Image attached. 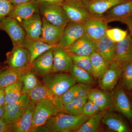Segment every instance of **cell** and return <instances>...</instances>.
<instances>
[{"instance_id":"cell-16","label":"cell","mask_w":132,"mask_h":132,"mask_svg":"<svg viewBox=\"0 0 132 132\" xmlns=\"http://www.w3.org/2000/svg\"><path fill=\"white\" fill-rule=\"evenodd\" d=\"M54 72H69L73 62L70 55L62 48L55 46L53 48Z\"/></svg>"},{"instance_id":"cell-44","label":"cell","mask_w":132,"mask_h":132,"mask_svg":"<svg viewBox=\"0 0 132 132\" xmlns=\"http://www.w3.org/2000/svg\"><path fill=\"white\" fill-rule=\"evenodd\" d=\"M5 102V88H0V107L4 106Z\"/></svg>"},{"instance_id":"cell-25","label":"cell","mask_w":132,"mask_h":132,"mask_svg":"<svg viewBox=\"0 0 132 132\" xmlns=\"http://www.w3.org/2000/svg\"><path fill=\"white\" fill-rule=\"evenodd\" d=\"M116 43L105 35L96 43V52L109 62L114 61Z\"/></svg>"},{"instance_id":"cell-15","label":"cell","mask_w":132,"mask_h":132,"mask_svg":"<svg viewBox=\"0 0 132 132\" xmlns=\"http://www.w3.org/2000/svg\"><path fill=\"white\" fill-rule=\"evenodd\" d=\"M42 19V31L40 39L48 45L57 46L65 28L53 25L43 16Z\"/></svg>"},{"instance_id":"cell-29","label":"cell","mask_w":132,"mask_h":132,"mask_svg":"<svg viewBox=\"0 0 132 132\" xmlns=\"http://www.w3.org/2000/svg\"><path fill=\"white\" fill-rule=\"evenodd\" d=\"M31 68L17 70L6 67L0 72V88H5L19 81L20 77Z\"/></svg>"},{"instance_id":"cell-28","label":"cell","mask_w":132,"mask_h":132,"mask_svg":"<svg viewBox=\"0 0 132 132\" xmlns=\"http://www.w3.org/2000/svg\"><path fill=\"white\" fill-rule=\"evenodd\" d=\"M90 56L92 75L95 79L99 80L108 68L111 62L105 60L96 52L92 53Z\"/></svg>"},{"instance_id":"cell-38","label":"cell","mask_w":132,"mask_h":132,"mask_svg":"<svg viewBox=\"0 0 132 132\" xmlns=\"http://www.w3.org/2000/svg\"><path fill=\"white\" fill-rule=\"evenodd\" d=\"M101 110L98 105L90 100H88L82 109V115L87 117H91L101 112Z\"/></svg>"},{"instance_id":"cell-49","label":"cell","mask_w":132,"mask_h":132,"mask_svg":"<svg viewBox=\"0 0 132 132\" xmlns=\"http://www.w3.org/2000/svg\"><path fill=\"white\" fill-rule=\"evenodd\" d=\"M6 66V65H2L1 64H0V72H1Z\"/></svg>"},{"instance_id":"cell-41","label":"cell","mask_w":132,"mask_h":132,"mask_svg":"<svg viewBox=\"0 0 132 132\" xmlns=\"http://www.w3.org/2000/svg\"><path fill=\"white\" fill-rule=\"evenodd\" d=\"M0 132H13V124H9L0 119Z\"/></svg>"},{"instance_id":"cell-50","label":"cell","mask_w":132,"mask_h":132,"mask_svg":"<svg viewBox=\"0 0 132 132\" xmlns=\"http://www.w3.org/2000/svg\"><path fill=\"white\" fill-rule=\"evenodd\" d=\"M6 1H9L10 2H11L12 3L13 0H6Z\"/></svg>"},{"instance_id":"cell-40","label":"cell","mask_w":132,"mask_h":132,"mask_svg":"<svg viewBox=\"0 0 132 132\" xmlns=\"http://www.w3.org/2000/svg\"><path fill=\"white\" fill-rule=\"evenodd\" d=\"M14 7L12 3L6 0H0V20L8 16Z\"/></svg>"},{"instance_id":"cell-21","label":"cell","mask_w":132,"mask_h":132,"mask_svg":"<svg viewBox=\"0 0 132 132\" xmlns=\"http://www.w3.org/2000/svg\"><path fill=\"white\" fill-rule=\"evenodd\" d=\"M129 1L130 0H90L80 3L95 16H102L105 12L116 5Z\"/></svg>"},{"instance_id":"cell-12","label":"cell","mask_w":132,"mask_h":132,"mask_svg":"<svg viewBox=\"0 0 132 132\" xmlns=\"http://www.w3.org/2000/svg\"><path fill=\"white\" fill-rule=\"evenodd\" d=\"M132 16V0L116 5L108 10L102 17L108 24L113 21L122 22Z\"/></svg>"},{"instance_id":"cell-43","label":"cell","mask_w":132,"mask_h":132,"mask_svg":"<svg viewBox=\"0 0 132 132\" xmlns=\"http://www.w3.org/2000/svg\"><path fill=\"white\" fill-rule=\"evenodd\" d=\"M122 22L127 26L130 32V35L132 37V16L125 19Z\"/></svg>"},{"instance_id":"cell-9","label":"cell","mask_w":132,"mask_h":132,"mask_svg":"<svg viewBox=\"0 0 132 132\" xmlns=\"http://www.w3.org/2000/svg\"><path fill=\"white\" fill-rule=\"evenodd\" d=\"M85 34L96 43L106 35L109 29L108 24L102 16H94L85 24Z\"/></svg>"},{"instance_id":"cell-22","label":"cell","mask_w":132,"mask_h":132,"mask_svg":"<svg viewBox=\"0 0 132 132\" xmlns=\"http://www.w3.org/2000/svg\"><path fill=\"white\" fill-rule=\"evenodd\" d=\"M88 100L98 105L101 111H106L113 107L112 93L98 89H91L87 95Z\"/></svg>"},{"instance_id":"cell-17","label":"cell","mask_w":132,"mask_h":132,"mask_svg":"<svg viewBox=\"0 0 132 132\" xmlns=\"http://www.w3.org/2000/svg\"><path fill=\"white\" fill-rule=\"evenodd\" d=\"M27 95L30 101L36 102L41 99H47L52 101L61 112L63 111V104L61 97L53 94L43 83L40 82Z\"/></svg>"},{"instance_id":"cell-1","label":"cell","mask_w":132,"mask_h":132,"mask_svg":"<svg viewBox=\"0 0 132 132\" xmlns=\"http://www.w3.org/2000/svg\"><path fill=\"white\" fill-rule=\"evenodd\" d=\"M89 118L82 114L73 116L60 112L50 118L45 126L50 132H75Z\"/></svg>"},{"instance_id":"cell-32","label":"cell","mask_w":132,"mask_h":132,"mask_svg":"<svg viewBox=\"0 0 132 132\" xmlns=\"http://www.w3.org/2000/svg\"><path fill=\"white\" fill-rule=\"evenodd\" d=\"M22 83L18 81L5 88V102L4 106L17 101L22 95Z\"/></svg>"},{"instance_id":"cell-33","label":"cell","mask_w":132,"mask_h":132,"mask_svg":"<svg viewBox=\"0 0 132 132\" xmlns=\"http://www.w3.org/2000/svg\"><path fill=\"white\" fill-rule=\"evenodd\" d=\"M69 72L74 79L79 83L91 85L95 82L93 76L73 63Z\"/></svg>"},{"instance_id":"cell-42","label":"cell","mask_w":132,"mask_h":132,"mask_svg":"<svg viewBox=\"0 0 132 132\" xmlns=\"http://www.w3.org/2000/svg\"><path fill=\"white\" fill-rule=\"evenodd\" d=\"M38 4L43 3H56L61 4L64 1V0H35Z\"/></svg>"},{"instance_id":"cell-26","label":"cell","mask_w":132,"mask_h":132,"mask_svg":"<svg viewBox=\"0 0 132 132\" xmlns=\"http://www.w3.org/2000/svg\"><path fill=\"white\" fill-rule=\"evenodd\" d=\"M23 46L28 50L30 64L39 55L55 46L48 45L40 39H34L26 37Z\"/></svg>"},{"instance_id":"cell-35","label":"cell","mask_w":132,"mask_h":132,"mask_svg":"<svg viewBox=\"0 0 132 132\" xmlns=\"http://www.w3.org/2000/svg\"><path fill=\"white\" fill-rule=\"evenodd\" d=\"M122 72L120 79L122 87L126 90L132 89V61L121 67Z\"/></svg>"},{"instance_id":"cell-19","label":"cell","mask_w":132,"mask_h":132,"mask_svg":"<svg viewBox=\"0 0 132 132\" xmlns=\"http://www.w3.org/2000/svg\"><path fill=\"white\" fill-rule=\"evenodd\" d=\"M39 14L38 3L35 1L14 6L8 16L15 19L20 23Z\"/></svg>"},{"instance_id":"cell-27","label":"cell","mask_w":132,"mask_h":132,"mask_svg":"<svg viewBox=\"0 0 132 132\" xmlns=\"http://www.w3.org/2000/svg\"><path fill=\"white\" fill-rule=\"evenodd\" d=\"M102 122L111 130L117 132H130L131 130L127 123L119 115L107 112Z\"/></svg>"},{"instance_id":"cell-37","label":"cell","mask_w":132,"mask_h":132,"mask_svg":"<svg viewBox=\"0 0 132 132\" xmlns=\"http://www.w3.org/2000/svg\"><path fill=\"white\" fill-rule=\"evenodd\" d=\"M128 32L118 28L108 29L106 35L114 42L118 43L123 40L128 35Z\"/></svg>"},{"instance_id":"cell-11","label":"cell","mask_w":132,"mask_h":132,"mask_svg":"<svg viewBox=\"0 0 132 132\" xmlns=\"http://www.w3.org/2000/svg\"><path fill=\"white\" fill-rule=\"evenodd\" d=\"M31 69L37 76L42 78L53 72V48L46 51L36 58L31 63Z\"/></svg>"},{"instance_id":"cell-14","label":"cell","mask_w":132,"mask_h":132,"mask_svg":"<svg viewBox=\"0 0 132 132\" xmlns=\"http://www.w3.org/2000/svg\"><path fill=\"white\" fill-rule=\"evenodd\" d=\"M121 72L122 68L118 63L115 61L111 62L108 68L99 80L101 89L108 92L113 90L120 79Z\"/></svg>"},{"instance_id":"cell-31","label":"cell","mask_w":132,"mask_h":132,"mask_svg":"<svg viewBox=\"0 0 132 132\" xmlns=\"http://www.w3.org/2000/svg\"><path fill=\"white\" fill-rule=\"evenodd\" d=\"M107 111H101L90 117L85 123L76 130V132H95L97 131L100 125L102 120Z\"/></svg>"},{"instance_id":"cell-18","label":"cell","mask_w":132,"mask_h":132,"mask_svg":"<svg viewBox=\"0 0 132 132\" xmlns=\"http://www.w3.org/2000/svg\"><path fill=\"white\" fill-rule=\"evenodd\" d=\"M65 49L69 54L88 56L96 52V44L85 34Z\"/></svg>"},{"instance_id":"cell-8","label":"cell","mask_w":132,"mask_h":132,"mask_svg":"<svg viewBox=\"0 0 132 132\" xmlns=\"http://www.w3.org/2000/svg\"><path fill=\"white\" fill-rule=\"evenodd\" d=\"M61 5L71 21L84 25L95 16L80 3L64 1Z\"/></svg>"},{"instance_id":"cell-34","label":"cell","mask_w":132,"mask_h":132,"mask_svg":"<svg viewBox=\"0 0 132 132\" xmlns=\"http://www.w3.org/2000/svg\"><path fill=\"white\" fill-rule=\"evenodd\" d=\"M37 76L35 73L30 69L20 77L19 81L22 83V94H27L40 83Z\"/></svg>"},{"instance_id":"cell-24","label":"cell","mask_w":132,"mask_h":132,"mask_svg":"<svg viewBox=\"0 0 132 132\" xmlns=\"http://www.w3.org/2000/svg\"><path fill=\"white\" fill-rule=\"evenodd\" d=\"M20 24L24 29L27 38L40 39L42 28V19L40 14L22 21Z\"/></svg>"},{"instance_id":"cell-45","label":"cell","mask_w":132,"mask_h":132,"mask_svg":"<svg viewBox=\"0 0 132 132\" xmlns=\"http://www.w3.org/2000/svg\"><path fill=\"white\" fill-rule=\"evenodd\" d=\"M32 1H35V0H13L12 3L14 6H15L18 5Z\"/></svg>"},{"instance_id":"cell-47","label":"cell","mask_w":132,"mask_h":132,"mask_svg":"<svg viewBox=\"0 0 132 132\" xmlns=\"http://www.w3.org/2000/svg\"><path fill=\"white\" fill-rule=\"evenodd\" d=\"M89 1L90 0H64V1L83 3Z\"/></svg>"},{"instance_id":"cell-46","label":"cell","mask_w":132,"mask_h":132,"mask_svg":"<svg viewBox=\"0 0 132 132\" xmlns=\"http://www.w3.org/2000/svg\"><path fill=\"white\" fill-rule=\"evenodd\" d=\"M33 132H50L49 129L45 126H41L36 128Z\"/></svg>"},{"instance_id":"cell-39","label":"cell","mask_w":132,"mask_h":132,"mask_svg":"<svg viewBox=\"0 0 132 132\" xmlns=\"http://www.w3.org/2000/svg\"><path fill=\"white\" fill-rule=\"evenodd\" d=\"M80 86V83L76 84L71 87L61 97L62 103L65 105L76 96V94Z\"/></svg>"},{"instance_id":"cell-23","label":"cell","mask_w":132,"mask_h":132,"mask_svg":"<svg viewBox=\"0 0 132 132\" xmlns=\"http://www.w3.org/2000/svg\"><path fill=\"white\" fill-rule=\"evenodd\" d=\"M36 102L30 101L28 106L19 119L13 123V132H31L33 114Z\"/></svg>"},{"instance_id":"cell-36","label":"cell","mask_w":132,"mask_h":132,"mask_svg":"<svg viewBox=\"0 0 132 132\" xmlns=\"http://www.w3.org/2000/svg\"><path fill=\"white\" fill-rule=\"evenodd\" d=\"M69 54L74 64L79 67L84 69L92 75V62L90 55L86 56L77 55L72 54Z\"/></svg>"},{"instance_id":"cell-20","label":"cell","mask_w":132,"mask_h":132,"mask_svg":"<svg viewBox=\"0 0 132 132\" xmlns=\"http://www.w3.org/2000/svg\"><path fill=\"white\" fill-rule=\"evenodd\" d=\"M114 61L121 67L132 61V37L130 34H128L123 40L116 43Z\"/></svg>"},{"instance_id":"cell-2","label":"cell","mask_w":132,"mask_h":132,"mask_svg":"<svg viewBox=\"0 0 132 132\" xmlns=\"http://www.w3.org/2000/svg\"><path fill=\"white\" fill-rule=\"evenodd\" d=\"M42 78L44 86L60 97L76 82L71 75L67 73L53 72Z\"/></svg>"},{"instance_id":"cell-3","label":"cell","mask_w":132,"mask_h":132,"mask_svg":"<svg viewBox=\"0 0 132 132\" xmlns=\"http://www.w3.org/2000/svg\"><path fill=\"white\" fill-rule=\"evenodd\" d=\"M38 7L42 16L54 26L65 28L71 22L61 4L43 3Z\"/></svg>"},{"instance_id":"cell-30","label":"cell","mask_w":132,"mask_h":132,"mask_svg":"<svg viewBox=\"0 0 132 132\" xmlns=\"http://www.w3.org/2000/svg\"><path fill=\"white\" fill-rule=\"evenodd\" d=\"M87 96H76L67 104L63 105V112L73 116L82 114V109L86 102Z\"/></svg>"},{"instance_id":"cell-4","label":"cell","mask_w":132,"mask_h":132,"mask_svg":"<svg viewBox=\"0 0 132 132\" xmlns=\"http://www.w3.org/2000/svg\"><path fill=\"white\" fill-rule=\"evenodd\" d=\"M60 112L59 109L51 101L45 99L38 101L33 114L31 132L36 128L45 126L50 118Z\"/></svg>"},{"instance_id":"cell-7","label":"cell","mask_w":132,"mask_h":132,"mask_svg":"<svg viewBox=\"0 0 132 132\" xmlns=\"http://www.w3.org/2000/svg\"><path fill=\"white\" fill-rule=\"evenodd\" d=\"M30 102L27 94H22L17 101L4 106V111L1 119L9 124H13L24 113Z\"/></svg>"},{"instance_id":"cell-10","label":"cell","mask_w":132,"mask_h":132,"mask_svg":"<svg viewBox=\"0 0 132 132\" xmlns=\"http://www.w3.org/2000/svg\"><path fill=\"white\" fill-rule=\"evenodd\" d=\"M85 34L84 24L71 21L64 28L57 46L65 49Z\"/></svg>"},{"instance_id":"cell-13","label":"cell","mask_w":132,"mask_h":132,"mask_svg":"<svg viewBox=\"0 0 132 132\" xmlns=\"http://www.w3.org/2000/svg\"><path fill=\"white\" fill-rule=\"evenodd\" d=\"M113 107L132 122V105L122 86L119 85L112 93Z\"/></svg>"},{"instance_id":"cell-6","label":"cell","mask_w":132,"mask_h":132,"mask_svg":"<svg viewBox=\"0 0 132 132\" xmlns=\"http://www.w3.org/2000/svg\"><path fill=\"white\" fill-rule=\"evenodd\" d=\"M0 29L7 33L14 46L23 45L26 34L23 27L16 20L9 16L0 20Z\"/></svg>"},{"instance_id":"cell-48","label":"cell","mask_w":132,"mask_h":132,"mask_svg":"<svg viewBox=\"0 0 132 132\" xmlns=\"http://www.w3.org/2000/svg\"><path fill=\"white\" fill-rule=\"evenodd\" d=\"M4 106L0 107V119L2 118L4 113Z\"/></svg>"},{"instance_id":"cell-5","label":"cell","mask_w":132,"mask_h":132,"mask_svg":"<svg viewBox=\"0 0 132 132\" xmlns=\"http://www.w3.org/2000/svg\"><path fill=\"white\" fill-rule=\"evenodd\" d=\"M6 56L5 64L8 67L17 70L31 68L29 52L23 45L14 46Z\"/></svg>"}]
</instances>
